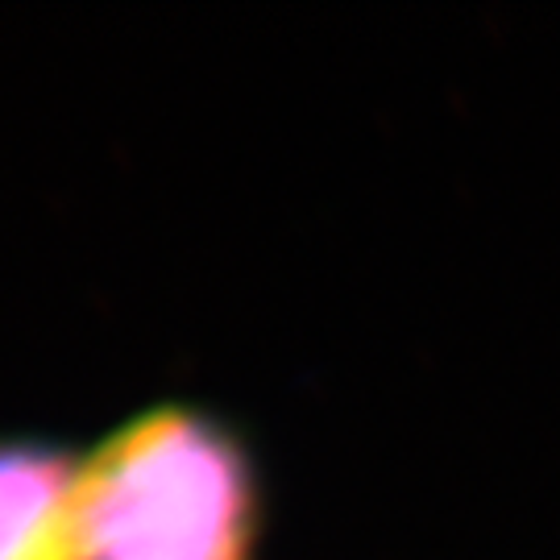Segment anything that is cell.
Masks as SVG:
<instances>
[{
	"instance_id": "obj_1",
	"label": "cell",
	"mask_w": 560,
	"mask_h": 560,
	"mask_svg": "<svg viewBox=\"0 0 560 560\" xmlns=\"http://www.w3.org/2000/svg\"><path fill=\"white\" fill-rule=\"evenodd\" d=\"M261 532L249 444L191 402L138 411L80 469L83 560H258Z\"/></svg>"
},
{
	"instance_id": "obj_2",
	"label": "cell",
	"mask_w": 560,
	"mask_h": 560,
	"mask_svg": "<svg viewBox=\"0 0 560 560\" xmlns=\"http://www.w3.org/2000/svg\"><path fill=\"white\" fill-rule=\"evenodd\" d=\"M80 469L59 444L0 436V560H83Z\"/></svg>"
}]
</instances>
